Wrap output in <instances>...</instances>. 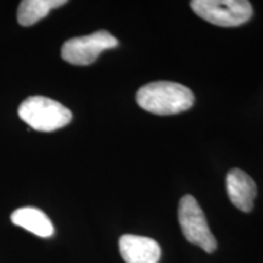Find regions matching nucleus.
<instances>
[{
	"label": "nucleus",
	"mask_w": 263,
	"mask_h": 263,
	"mask_svg": "<svg viewBox=\"0 0 263 263\" xmlns=\"http://www.w3.org/2000/svg\"><path fill=\"white\" fill-rule=\"evenodd\" d=\"M137 104L154 115L167 116L189 110L195 98L185 85L176 82H151L137 91Z\"/></svg>",
	"instance_id": "obj_1"
},
{
	"label": "nucleus",
	"mask_w": 263,
	"mask_h": 263,
	"mask_svg": "<svg viewBox=\"0 0 263 263\" xmlns=\"http://www.w3.org/2000/svg\"><path fill=\"white\" fill-rule=\"evenodd\" d=\"M18 116L29 127L39 132H54L67 126L72 112L59 101L45 97H29L20 105Z\"/></svg>",
	"instance_id": "obj_2"
},
{
	"label": "nucleus",
	"mask_w": 263,
	"mask_h": 263,
	"mask_svg": "<svg viewBox=\"0 0 263 263\" xmlns=\"http://www.w3.org/2000/svg\"><path fill=\"white\" fill-rule=\"evenodd\" d=\"M190 6L199 17L221 27L244 25L254 12L246 0H193Z\"/></svg>",
	"instance_id": "obj_3"
},
{
	"label": "nucleus",
	"mask_w": 263,
	"mask_h": 263,
	"mask_svg": "<svg viewBox=\"0 0 263 263\" xmlns=\"http://www.w3.org/2000/svg\"><path fill=\"white\" fill-rule=\"evenodd\" d=\"M178 219L185 239L200 246L207 254L217 249V240L210 230L206 217L199 202L192 195H184L179 201Z\"/></svg>",
	"instance_id": "obj_4"
},
{
	"label": "nucleus",
	"mask_w": 263,
	"mask_h": 263,
	"mask_svg": "<svg viewBox=\"0 0 263 263\" xmlns=\"http://www.w3.org/2000/svg\"><path fill=\"white\" fill-rule=\"evenodd\" d=\"M118 47V41L107 31L68 39L61 48V58L76 66L91 65L104 50Z\"/></svg>",
	"instance_id": "obj_5"
},
{
	"label": "nucleus",
	"mask_w": 263,
	"mask_h": 263,
	"mask_svg": "<svg viewBox=\"0 0 263 263\" xmlns=\"http://www.w3.org/2000/svg\"><path fill=\"white\" fill-rule=\"evenodd\" d=\"M118 248L126 263H159L161 258L160 245L146 236L122 235Z\"/></svg>",
	"instance_id": "obj_6"
},
{
	"label": "nucleus",
	"mask_w": 263,
	"mask_h": 263,
	"mask_svg": "<svg viewBox=\"0 0 263 263\" xmlns=\"http://www.w3.org/2000/svg\"><path fill=\"white\" fill-rule=\"evenodd\" d=\"M226 188L229 200L236 209L250 212L257 195V186L254 179L240 168L230 170L226 177Z\"/></svg>",
	"instance_id": "obj_7"
},
{
	"label": "nucleus",
	"mask_w": 263,
	"mask_h": 263,
	"mask_svg": "<svg viewBox=\"0 0 263 263\" xmlns=\"http://www.w3.org/2000/svg\"><path fill=\"white\" fill-rule=\"evenodd\" d=\"M11 222L41 238H50L54 234V226L49 217L34 207L17 209L11 215Z\"/></svg>",
	"instance_id": "obj_8"
},
{
	"label": "nucleus",
	"mask_w": 263,
	"mask_h": 263,
	"mask_svg": "<svg viewBox=\"0 0 263 263\" xmlns=\"http://www.w3.org/2000/svg\"><path fill=\"white\" fill-rule=\"evenodd\" d=\"M66 0H24L20 3L17 21L20 25L28 27L44 18L52 9L66 4Z\"/></svg>",
	"instance_id": "obj_9"
}]
</instances>
